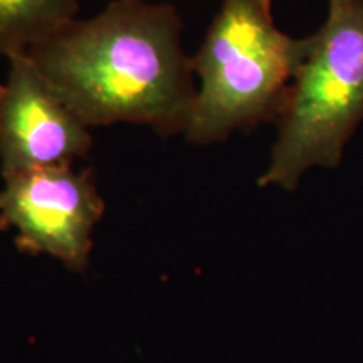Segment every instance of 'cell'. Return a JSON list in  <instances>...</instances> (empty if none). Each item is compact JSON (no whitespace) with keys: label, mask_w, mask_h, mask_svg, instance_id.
<instances>
[{"label":"cell","mask_w":363,"mask_h":363,"mask_svg":"<svg viewBox=\"0 0 363 363\" xmlns=\"http://www.w3.org/2000/svg\"><path fill=\"white\" fill-rule=\"evenodd\" d=\"M182 27L169 4L113 0L27 54L89 128L135 123L184 135L197 86Z\"/></svg>","instance_id":"6da1fadb"},{"label":"cell","mask_w":363,"mask_h":363,"mask_svg":"<svg viewBox=\"0 0 363 363\" xmlns=\"http://www.w3.org/2000/svg\"><path fill=\"white\" fill-rule=\"evenodd\" d=\"M311 44L276 27L271 0H224L192 56L199 88L185 140L203 147L278 121Z\"/></svg>","instance_id":"7a4b0ae2"},{"label":"cell","mask_w":363,"mask_h":363,"mask_svg":"<svg viewBox=\"0 0 363 363\" xmlns=\"http://www.w3.org/2000/svg\"><path fill=\"white\" fill-rule=\"evenodd\" d=\"M278 118V140L259 187L298 189L311 167L335 169L363 121V0H328Z\"/></svg>","instance_id":"3957f363"},{"label":"cell","mask_w":363,"mask_h":363,"mask_svg":"<svg viewBox=\"0 0 363 363\" xmlns=\"http://www.w3.org/2000/svg\"><path fill=\"white\" fill-rule=\"evenodd\" d=\"M104 201L89 170L57 165L4 179L0 229H12L19 251L49 256L86 272Z\"/></svg>","instance_id":"277c9868"},{"label":"cell","mask_w":363,"mask_h":363,"mask_svg":"<svg viewBox=\"0 0 363 363\" xmlns=\"http://www.w3.org/2000/svg\"><path fill=\"white\" fill-rule=\"evenodd\" d=\"M0 84L2 179L57 165H74L93 147L91 128L57 96L29 54L11 56Z\"/></svg>","instance_id":"5b68a950"},{"label":"cell","mask_w":363,"mask_h":363,"mask_svg":"<svg viewBox=\"0 0 363 363\" xmlns=\"http://www.w3.org/2000/svg\"><path fill=\"white\" fill-rule=\"evenodd\" d=\"M78 0H0V56L27 52L76 19Z\"/></svg>","instance_id":"8992f818"}]
</instances>
